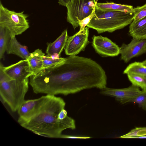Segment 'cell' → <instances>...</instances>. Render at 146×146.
Returning <instances> with one entry per match:
<instances>
[{"label": "cell", "mask_w": 146, "mask_h": 146, "mask_svg": "<svg viewBox=\"0 0 146 146\" xmlns=\"http://www.w3.org/2000/svg\"><path fill=\"white\" fill-rule=\"evenodd\" d=\"M104 70L90 58L70 56L56 65L42 69L30 77L34 93L66 96L92 88L106 87Z\"/></svg>", "instance_id": "cell-1"}, {"label": "cell", "mask_w": 146, "mask_h": 146, "mask_svg": "<svg viewBox=\"0 0 146 146\" xmlns=\"http://www.w3.org/2000/svg\"><path fill=\"white\" fill-rule=\"evenodd\" d=\"M65 105L61 98L52 96L40 111L20 125L38 135L60 138L64 130L76 128L75 121L71 117L67 116L62 120L58 118L59 113Z\"/></svg>", "instance_id": "cell-2"}, {"label": "cell", "mask_w": 146, "mask_h": 146, "mask_svg": "<svg viewBox=\"0 0 146 146\" xmlns=\"http://www.w3.org/2000/svg\"><path fill=\"white\" fill-rule=\"evenodd\" d=\"M95 15L86 26L98 33L112 32L130 25L134 14L131 11L106 10L95 8Z\"/></svg>", "instance_id": "cell-3"}, {"label": "cell", "mask_w": 146, "mask_h": 146, "mask_svg": "<svg viewBox=\"0 0 146 146\" xmlns=\"http://www.w3.org/2000/svg\"><path fill=\"white\" fill-rule=\"evenodd\" d=\"M29 78L14 79L0 68V94L3 101L13 112L18 110L24 101L29 88Z\"/></svg>", "instance_id": "cell-4"}, {"label": "cell", "mask_w": 146, "mask_h": 146, "mask_svg": "<svg viewBox=\"0 0 146 146\" xmlns=\"http://www.w3.org/2000/svg\"><path fill=\"white\" fill-rule=\"evenodd\" d=\"M28 16L24 11L17 12L9 10L0 3V26L7 29L11 36L22 34L29 27Z\"/></svg>", "instance_id": "cell-5"}, {"label": "cell", "mask_w": 146, "mask_h": 146, "mask_svg": "<svg viewBox=\"0 0 146 146\" xmlns=\"http://www.w3.org/2000/svg\"><path fill=\"white\" fill-rule=\"evenodd\" d=\"M96 0H71L67 5L66 20L74 29L79 26L78 21L91 15L95 10Z\"/></svg>", "instance_id": "cell-6"}, {"label": "cell", "mask_w": 146, "mask_h": 146, "mask_svg": "<svg viewBox=\"0 0 146 146\" xmlns=\"http://www.w3.org/2000/svg\"><path fill=\"white\" fill-rule=\"evenodd\" d=\"M52 96L46 95L37 99L25 100L17 110L19 123L21 125L27 121L37 113Z\"/></svg>", "instance_id": "cell-7"}, {"label": "cell", "mask_w": 146, "mask_h": 146, "mask_svg": "<svg viewBox=\"0 0 146 146\" xmlns=\"http://www.w3.org/2000/svg\"><path fill=\"white\" fill-rule=\"evenodd\" d=\"M88 35L89 29L86 27L80 32L68 36L64 48L66 54L68 56L75 55L84 50L89 42Z\"/></svg>", "instance_id": "cell-8"}, {"label": "cell", "mask_w": 146, "mask_h": 146, "mask_svg": "<svg viewBox=\"0 0 146 146\" xmlns=\"http://www.w3.org/2000/svg\"><path fill=\"white\" fill-rule=\"evenodd\" d=\"M146 52V39L133 38L127 44L123 43L120 47L121 58L127 63L133 58Z\"/></svg>", "instance_id": "cell-9"}, {"label": "cell", "mask_w": 146, "mask_h": 146, "mask_svg": "<svg viewBox=\"0 0 146 146\" xmlns=\"http://www.w3.org/2000/svg\"><path fill=\"white\" fill-rule=\"evenodd\" d=\"M92 46L96 52L104 57L115 56L120 54V47L106 37L94 35Z\"/></svg>", "instance_id": "cell-10"}, {"label": "cell", "mask_w": 146, "mask_h": 146, "mask_svg": "<svg viewBox=\"0 0 146 146\" xmlns=\"http://www.w3.org/2000/svg\"><path fill=\"white\" fill-rule=\"evenodd\" d=\"M141 91L139 88L132 84L129 87L123 88H111L106 87L102 90L101 94L114 97L116 100L122 104L128 103Z\"/></svg>", "instance_id": "cell-11"}, {"label": "cell", "mask_w": 146, "mask_h": 146, "mask_svg": "<svg viewBox=\"0 0 146 146\" xmlns=\"http://www.w3.org/2000/svg\"><path fill=\"white\" fill-rule=\"evenodd\" d=\"M0 68L9 77L14 79H23L32 75L27 59L20 60L18 62L7 66H4L1 63Z\"/></svg>", "instance_id": "cell-12"}, {"label": "cell", "mask_w": 146, "mask_h": 146, "mask_svg": "<svg viewBox=\"0 0 146 146\" xmlns=\"http://www.w3.org/2000/svg\"><path fill=\"white\" fill-rule=\"evenodd\" d=\"M6 52L8 54L16 55L23 60L27 59L30 54L27 47L20 44L15 36H11Z\"/></svg>", "instance_id": "cell-13"}, {"label": "cell", "mask_w": 146, "mask_h": 146, "mask_svg": "<svg viewBox=\"0 0 146 146\" xmlns=\"http://www.w3.org/2000/svg\"><path fill=\"white\" fill-rule=\"evenodd\" d=\"M68 37L67 30L66 29L54 41L48 44L46 50L47 54H56L60 56L65 46Z\"/></svg>", "instance_id": "cell-14"}, {"label": "cell", "mask_w": 146, "mask_h": 146, "mask_svg": "<svg viewBox=\"0 0 146 146\" xmlns=\"http://www.w3.org/2000/svg\"><path fill=\"white\" fill-rule=\"evenodd\" d=\"M129 33L133 38L146 39V17L136 21H133L129 26Z\"/></svg>", "instance_id": "cell-15"}, {"label": "cell", "mask_w": 146, "mask_h": 146, "mask_svg": "<svg viewBox=\"0 0 146 146\" xmlns=\"http://www.w3.org/2000/svg\"><path fill=\"white\" fill-rule=\"evenodd\" d=\"M45 54L40 49L35 50L30 55L27 59L32 75L42 69L43 58Z\"/></svg>", "instance_id": "cell-16"}, {"label": "cell", "mask_w": 146, "mask_h": 146, "mask_svg": "<svg viewBox=\"0 0 146 146\" xmlns=\"http://www.w3.org/2000/svg\"><path fill=\"white\" fill-rule=\"evenodd\" d=\"M95 8L103 10L123 11H132L134 8L132 5L117 4L113 2H97Z\"/></svg>", "instance_id": "cell-17"}, {"label": "cell", "mask_w": 146, "mask_h": 146, "mask_svg": "<svg viewBox=\"0 0 146 146\" xmlns=\"http://www.w3.org/2000/svg\"><path fill=\"white\" fill-rule=\"evenodd\" d=\"M10 32L7 28L0 26V59L3 58L11 38Z\"/></svg>", "instance_id": "cell-18"}, {"label": "cell", "mask_w": 146, "mask_h": 146, "mask_svg": "<svg viewBox=\"0 0 146 146\" xmlns=\"http://www.w3.org/2000/svg\"><path fill=\"white\" fill-rule=\"evenodd\" d=\"M123 73L146 75V66L142 62H135L129 64L123 71Z\"/></svg>", "instance_id": "cell-19"}, {"label": "cell", "mask_w": 146, "mask_h": 146, "mask_svg": "<svg viewBox=\"0 0 146 146\" xmlns=\"http://www.w3.org/2000/svg\"><path fill=\"white\" fill-rule=\"evenodd\" d=\"M60 57V56L56 54L52 55L47 54L46 55H44L43 58V66L42 69L56 65L65 60V58Z\"/></svg>", "instance_id": "cell-20"}, {"label": "cell", "mask_w": 146, "mask_h": 146, "mask_svg": "<svg viewBox=\"0 0 146 146\" xmlns=\"http://www.w3.org/2000/svg\"><path fill=\"white\" fill-rule=\"evenodd\" d=\"M127 75L129 80L132 84L142 89H146V75L134 74H128Z\"/></svg>", "instance_id": "cell-21"}, {"label": "cell", "mask_w": 146, "mask_h": 146, "mask_svg": "<svg viewBox=\"0 0 146 146\" xmlns=\"http://www.w3.org/2000/svg\"><path fill=\"white\" fill-rule=\"evenodd\" d=\"M129 102L137 103L139 107L146 111V89H142L139 94L130 100Z\"/></svg>", "instance_id": "cell-22"}, {"label": "cell", "mask_w": 146, "mask_h": 146, "mask_svg": "<svg viewBox=\"0 0 146 146\" xmlns=\"http://www.w3.org/2000/svg\"><path fill=\"white\" fill-rule=\"evenodd\" d=\"M146 136V127H136L127 133L121 136L119 138H135L136 137Z\"/></svg>", "instance_id": "cell-23"}, {"label": "cell", "mask_w": 146, "mask_h": 146, "mask_svg": "<svg viewBox=\"0 0 146 146\" xmlns=\"http://www.w3.org/2000/svg\"><path fill=\"white\" fill-rule=\"evenodd\" d=\"M133 21H136L146 17V3L141 6L133 8Z\"/></svg>", "instance_id": "cell-24"}, {"label": "cell", "mask_w": 146, "mask_h": 146, "mask_svg": "<svg viewBox=\"0 0 146 146\" xmlns=\"http://www.w3.org/2000/svg\"><path fill=\"white\" fill-rule=\"evenodd\" d=\"M95 15L94 10L90 15L81 20L78 21L79 25L80 27V29L78 32H80L84 29L85 28V27L89 23L91 19Z\"/></svg>", "instance_id": "cell-25"}, {"label": "cell", "mask_w": 146, "mask_h": 146, "mask_svg": "<svg viewBox=\"0 0 146 146\" xmlns=\"http://www.w3.org/2000/svg\"><path fill=\"white\" fill-rule=\"evenodd\" d=\"M60 138L73 139H88L91 138V137H89L78 136L62 134Z\"/></svg>", "instance_id": "cell-26"}, {"label": "cell", "mask_w": 146, "mask_h": 146, "mask_svg": "<svg viewBox=\"0 0 146 146\" xmlns=\"http://www.w3.org/2000/svg\"><path fill=\"white\" fill-rule=\"evenodd\" d=\"M71 0H58L59 4L62 6L66 7L67 5Z\"/></svg>", "instance_id": "cell-27"}, {"label": "cell", "mask_w": 146, "mask_h": 146, "mask_svg": "<svg viewBox=\"0 0 146 146\" xmlns=\"http://www.w3.org/2000/svg\"><path fill=\"white\" fill-rule=\"evenodd\" d=\"M142 62L143 64L146 66V60L142 61Z\"/></svg>", "instance_id": "cell-28"}]
</instances>
